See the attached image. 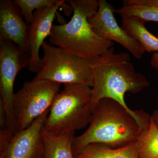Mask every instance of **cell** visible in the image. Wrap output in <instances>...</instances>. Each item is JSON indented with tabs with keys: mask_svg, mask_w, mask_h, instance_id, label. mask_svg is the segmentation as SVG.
Segmentation results:
<instances>
[{
	"mask_svg": "<svg viewBox=\"0 0 158 158\" xmlns=\"http://www.w3.org/2000/svg\"><path fill=\"white\" fill-rule=\"evenodd\" d=\"M138 115L133 114L118 102L112 99H102L92 111L88 129L72 144L75 157L88 144L102 143L113 148H121L138 141L142 127L150 119V115L143 110Z\"/></svg>",
	"mask_w": 158,
	"mask_h": 158,
	"instance_id": "obj_1",
	"label": "cell"
},
{
	"mask_svg": "<svg viewBox=\"0 0 158 158\" xmlns=\"http://www.w3.org/2000/svg\"><path fill=\"white\" fill-rule=\"evenodd\" d=\"M126 3L140 5H154L158 6V0H128Z\"/></svg>",
	"mask_w": 158,
	"mask_h": 158,
	"instance_id": "obj_18",
	"label": "cell"
},
{
	"mask_svg": "<svg viewBox=\"0 0 158 158\" xmlns=\"http://www.w3.org/2000/svg\"><path fill=\"white\" fill-rule=\"evenodd\" d=\"M49 110L27 128L15 133L6 152L1 153H5L7 158H42L44 146L41 131Z\"/></svg>",
	"mask_w": 158,
	"mask_h": 158,
	"instance_id": "obj_10",
	"label": "cell"
},
{
	"mask_svg": "<svg viewBox=\"0 0 158 158\" xmlns=\"http://www.w3.org/2000/svg\"><path fill=\"white\" fill-rule=\"evenodd\" d=\"M122 19V27L140 44L145 52L158 53V38L147 30L145 22L135 17Z\"/></svg>",
	"mask_w": 158,
	"mask_h": 158,
	"instance_id": "obj_14",
	"label": "cell"
},
{
	"mask_svg": "<svg viewBox=\"0 0 158 158\" xmlns=\"http://www.w3.org/2000/svg\"><path fill=\"white\" fill-rule=\"evenodd\" d=\"M92 88L67 84L51 106L44 128L57 135H74L89 125L91 119Z\"/></svg>",
	"mask_w": 158,
	"mask_h": 158,
	"instance_id": "obj_4",
	"label": "cell"
},
{
	"mask_svg": "<svg viewBox=\"0 0 158 158\" xmlns=\"http://www.w3.org/2000/svg\"><path fill=\"white\" fill-rule=\"evenodd\" d=\"M66 1L62 0L56 6L35 10L32 22L29 24V53L30 55L28 67L31 72L38 73L42 66V59L39 51L45 40L49 37L53 23L60 7L65 6Z\"/></svg>",
	"mask_w": 158,
	"mask_h": 158,
	"instance_id": "obj_9",
	"label": "cell"
},
{
	"mask_svg": "<svg viewBox=\"0 0 158 158\" xmlns=\"http://www.w3.org/2000/svg\"><path fill=\"white\" fill-rule=\"evenodd\" d=\"M60 85L47 80L34 79L25 82L15 93L13 111L18 131L27 128L50 110L59 93Z\"/></svg>",
	"mask_w": 158,
	"mask_h": 158,
	"instance_id": "obj_6",
	"label": "cell"
},
{
	"mask_svg": "<svg viewBox=\"0 0 158 158\" xmlns=\"http://www.w3.org/2000/svg\"><path fill=\"white\" fill-rule=\"evenodd\" d=\"M11 0L0 1V40H9L29 52V24Z\"/></svg>",
	"mask_w": 158,
	"mask_h": 158,
	"instance_id": "obj_11",
	"label": "cell"
},
{
	"mask_svg": "<svg viewBox=\"0 0 158 158\" xmlns=\"http://www.w3.org/2000/svg\"><path fill=\"white\" fill-rule=\"evenodd\" d=\"M127 53H115L114 48L90 61L94 77L92 87L91 111L101 99H112L118 102L135 115L139 110L133 111L128 107L124 97L129 92L136 94L149 86L146 77L135 70Z\"/></svg>",
	"mask_w": 158,
	"mask_h": 158,
	"instance_id": "obj_2",
	"label": "cell"
},
{
	"mask_svg": "<svg viewBox=\"0 0 158 158\" xmlns=\"http://www.w3.org/2000/svg\"><path fill=\"white\" fill-rule=\"evenodd\" d=\"M136 143L138 158H158V128L152 119L149 126L142 128Z\"/></svg>",
	"mask_w": 158,
	"mask_h": 158,
	"instance_id": "obj_15",
	"label": "cell"
},
{
	"mask_svg": "<svg viewBox=\"0 0 158 158\" xmlns=\"http://www.w3.org/2000/svg\"><path fill=\"white\" fill-rule=\"evenodd\" d=\"M30 55L9 40H0V92L7 116L9 131L13 135L18 131L13 111L14 85L17 74L28 67Z\"/></svg>",
	"mask_w": 158,
	"mask_h": 158,
	"instance_id": "obj_7",
	"label": "cell"
},
{
	"mask_svg": "<svg viewBox=\"0 0 158 158\" xmlns=\"http://www.w3.org/2000/svg\"><path fill=\"white\" fill-rule=\"evenodd\" d=\"M73 15L68 23L53 25L49 43L89 61L113 47V42L102 39L94 32L88 21L98 8L97 0H69Z\"/></svg>",
	"mask_w": 158,
	"mask_h": 158,
	"instance_id": "obj_3",
	"label": "cell"
},
{
	"mask_svg": "<svg viewBox=\"0 0 158 158\" xmlns=\"http://www.w3.org/2000/svg\"><path fill=\"white\" fill-rule=\"evenodd\" d=\"M42 48V66L34 79L47 80L60 85L93 87V75L90 61L46 41Z\"/></svg>",
	"mask_w": 158,
	"mask_h": 158,
	"instance_id": "obj_5",
	"label": "cell"
},
{
	"mask_svg": "<svg viewBox=\"0 0 158 158\" xmlns=\"http://www.w3.org/2000/svg\"><path fill=\"white\" fill-rule=\"evenodd\" d=\"M41 135L44 146L42 158H75L72 149L73 134L57 135L43 127Z\"/></svg>",
	"mask_w": 158,
	"mask_h": 158,
	"instance_id": "obj_12",
	"label": "cell"
},
{
	"mask_svg": "<svg viewBox=\"0 0 158 158\" xmlns=\"http://www.w3.org/2000/svg\"><path fill=\"white\" fill-rule=\"evenodd\" d=\"M115 12L122 17H135L147 21L158 22V6L127 3L123 7L115 9Z\"/></svg>",
	"mask_w": 158,
	"mask_h": 158,
	"instance_id": "obj_16",
	"label": "cell"
},
{
	"mask_svg": "<svg viewBox=\"0 0 158 158\" xmlns=\"http://www.w3.org/2000/svg\"><path fill=\"white\" fill-rule=\"evenodd\" d=\"M75 158H138L137 143L118 148L102 143H92L85 146Z\"/></svg>",
	"mask_w": 158,
	"mask_h": 158,
	"instance_id": "obj_13",
	"label": "cell"
},
{
	"mask_svg": "<svg viewBox=\"0 0 158 158\" xmlns=\"http://www.w3.org/2000/svg\"><path fill=\"white\" fill-rule=\"evenodd\" d=\"M150 63L153 67L158 69V53H154L151 57Z\"/></svg>",
	"mask_w": 158,
	"mask_h": 158,
	"instance_id": "obj_19",
	"label": "cell"
},
{
	"mask_svg": "<svg viewBox=\"0 0 158 158\" xmlns=\"http://www.w3.org/2000/svg\"><path fill=\"white\" fill-rule=\"evenodd\" d=\"M152 119L158 128V110H156L151 115Z\"/></svg>",
	"mask_w": 158,
	"mask_h": 158,
	"instance_id": "obj_20",
	"label": "cell"
},
{
	"mask_svg": "<svg viewBox=\"0 0 158 158\" xmlns=\"http://www.w3.org/2000/svg\"><path fill=\"white\" fill-rule=\"evenodd\" d=\"M0 158H7L5 153H0Z\"/></svg>",
	"mask_w": 158,
	"mask_h": 158,
	"instance_id": "obj_21",
	"label": "cell"
},
{
	"mask_svg": "<svg viewBox=\"0 0 158 158\" xmlns=\"http://www.w3.org/2000/svg\"><path fill=\"white\" fill-rule=\"evenodd\" d=\"M115 10L106 0H99L97 11L88 19L91 29L102 39L119 44L137 59H141L145 51L132 36L118 25L114 15Z\"/></svg>",
	"mask_w": 158,
	"mask_h": 158,
	"instance_id": "obj_8",
	"label": "cell"
},
{
	"mask_svg": "<svg viewBox=\"0 0 158 158\" xmlns=\"http://www.w3.org/2000/svg\"><path fill=\"white\" fill-rule=\"evenodd\" d=\"M62 0H15L14 2L20 9L23 17L27 23L32 22L35 10L56 6Z\"/></svg>",
	"mask_w": 158,
	"mask_h": 158,
	"instance_id": "obj_17",
	"label": "cell"
}]
</instances>
